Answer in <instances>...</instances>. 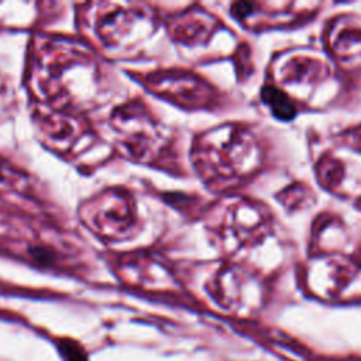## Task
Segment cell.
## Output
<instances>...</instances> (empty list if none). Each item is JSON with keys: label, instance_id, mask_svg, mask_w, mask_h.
I'll return each instance as SVG.
<instances>
[{"label": "cell", "instance_id": "cell-1", "mask_svg": "<svg viewBox=\"0 0 361 361\" xmlns=\"http://www.w3.org/2000/svg\"><path fill=\"white\" fill-rule=\"evenodd\" d=\"M247 137L234 128H223L206 134L195 148L196 166L209 179L238 178L247 171L243 158L247 152Z\"/></svg>", "mask_w": 361, "mask_h": 361}, {"label": "cell", "instance_id": "cell-2", "mask_svg": "<svg viewBox=\"0 0 361 361\" xmlns=\"http://www.w3.org/2000/svg\"><path fill=\"white\" fill-rule=\"evenodd\" d=\"M111 126L118 135V145L138 161L152 159L166 142L162 126L137 103L118 107L111 116Z\"/></svg>", "mask_w": 361, "mask_h": 361}, {"label": "cell", "instance_id": "cell-3", "mask_svg": "<svg viewBox=\"0 0 361 361\" xmlns=\"http://www.w3.org/2000/svg\"><path fill=\"white\" fill-rule=\"evenodd\" d=\"M56 56L59 65L52 59V71H48L51 99L58 100L61 106H73L75 100H86L94 92L97 79L94 62L78 52H73V56L62 58L59 54Z\"/></svg>", "mask_w": 361, "mask_h": 361}, {"label": "cell", "instance_id": "cell-4", "mask_svg": "<svg viewBox=\"0 0 361 361\" xmlns=\"http://www.w3.org/2000/svg\"><path fill=\"white\" fill-rule=\"evenodd\" d=\"M154 25L149 10L141 6L106 4L99 10L96 18V32L100 41L109 48H128L141 41Z\"/></svg>", "mask_w": 361, "mask_h": 361}, {"label": "cell", "instance_id": "cell-5", "mask_svg": "<svg viewBox=\"0 0 361 361\" xmlns=\"http://www.w3.org/2000/svg\"><path fill=\"white\" fill-rule=\"evenodd\" d=\"M86 214L93 228L107 238L128 235L135 226V210L128 195L107 192L86 206Z\"/></svg>", "mask_w": 361, "mask_h": 361}, {"label": "cell", "instance_id": "cell-6", "mask_svg": "<svg viewBox=\"0 0 361 361\" xmlns=\"http://www.w3.org/2000/svg\"><path fill=\"white\" fill-rule=\"evenodd\" d=\"M148 83L158 94L185 106H199L209 99L207 86L189 73L161 72L151 75Z\"/></svg>", "mask_w": 361, "mask_h": 361}, {"label": "cell", "instance_id": "cell-7", "mask_svg": "<svg viewBox=\"0 0 361 361\" xmlns=\"http://www.w3.org/2000/svg\"><path fill=\"white\" fill-rule=\"evenodd\" d=\"M42 131L56 144H71L75 141L80 131V124L65 114L51 113L47 117H41Z\"/></svg>", "mask_w": 361, "mask_h": 361}, {"label": "cell", "instance_id": "cell-8", "mask_svg": "<svg viewBox=\"0 0 361 361\" xmlns=\"http://www.w3.org/2000/svg\"><path fill=\"white\" fill-rule=\"evenodd\" d=\"M264 99L267 100V103L271 104L272 113L276 114L281 118H290L293 116V107L289 103V100L279 92H276V89L274 87H265L262 92Z\"/></svg>", "mask_w": 361, "mask_h": 361}, {"label": "cell", "instance_id": "cell-9", "mask_svg": "<svg viewBox=\"0 0 361 361\" xmlns=\"http://www.w3.org/2000/svg\"><path fill=\"white\" fill-rule=\"evenodd\" d=\"M56 348L63 361H87L85 347L72 338H61Z\"/></svg>", "mask_w": 361, "mask_h": 361}, {"label": "cell", "instance_id": "cell-10", "mask_svg": "<svg viewBox=\"0 0 361 361\" xmlns=\"http://www.w3.org/2000/svg\"><path fill=\"white\" fill-rule=\"evenodd\" d=\"M18 180V176L13 168L8 166L7 162L0 159V186H10L11 183H16Z\"/></svg>", "mask_w": 361, "mask_h": 361}, {"label": "cell", "instance_id": "cell-11", "mask_svg": "<svg viewBox=\"0 0 361 361\" xmlns=\"http://www.w3.org/2000/svg\"><path fill=\"white\" fill-rule=\"evenodd\" d=\"M1 100H3V90H1V87H0V103H1Z\"/></svg>", "mask_w": 361, "mask_h": 361}]
</instances>
